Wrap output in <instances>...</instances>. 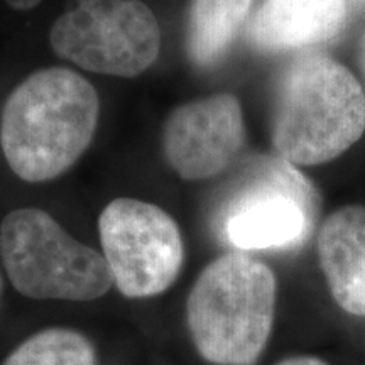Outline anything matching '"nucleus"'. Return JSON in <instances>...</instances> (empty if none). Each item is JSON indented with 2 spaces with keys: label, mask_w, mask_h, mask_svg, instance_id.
Wrapping results in <instances>:
<instances>
[{
  "label": "nucleus",
  "mask_w": 365,
  "mask_h": 365,
  "mask_svg": "<svg viewBox=\"0 0 365 365\" xmlns=\"http://www.w3.org/2000/svg\"><path fill=\"white\" fill-rule=\"evenodd\" d=\"M2 365H97V352L83 333L53 327L17 345Z\"/></svg>",
  "instance_id": "obj_12"
},
{
  "label": "nucleus",
  "mask_w": 365,
  "mask_h": 365,
  "mask_svg": "<svg viewBox=\"0 0 365 365\" xmlns=\"http://www.w3.org/2000/svg\"><path fill=\"white\" fill-rule=\"evenodd\" d=\"M364 132V90L341 63L312 53L286 68L272 115V143L282 159L301 166L328 163Z\"/></svg>",
  "instance_id": "obj_2"
},
{
  "label": "nucleus",
  "mask_w": 365,
  "mask_h": 365,
  "mask_svg": "<svg viewBox=\"0 0 365 365\" xmlns=\"http://www.w3.org/2000/svg\"><path fill=\"white\" fill-rule=\"evenodd\" d=\"M359 61H360V70H362L364 76H365V33L359 44Z\"/></svg>",
  "instance_id": "obj_15"
},
{
  "label": "nucleus",
  "mask_w": 365,
  "mask_h": 365,
  "mask_svg": "<svg viewBox=\"0 0 365 365\" xmlns=\"http://www.w3.org/2000/svg\"><path fill=\"white\" fill-rule=\"evenodd\" d=\"M98 115L97 91L78 73H33L4 105L0 145L7 164L27 182L54 180L88 149Z\"/></svg>",
  "instance_id": "obj_1"
},
{
  "label": "nucleus",
  "mask_w": 365,
  "mask_h": 365,
  "mask_svg": "<svg viewBox=\"0 0 365 365\" xmlns=\"http://www.w3.org/2000/svg\"><path fill=\"white\" fill-rule=\"evenodd\" d=\"M0 259L14 289L31 299L93 301L113 286L103 255L73 239L39 208L4 217Z\"/></svg>",
  "instance_id": "obj_4"
},
{
  "label": "nucleus",
  "mask_w": 365,
  "mask_h": 365,
  "mask_svg": "<svg viewBox=\"0 0 365 365\" xmlns=\"http://www.w3.org/2000/svg\"><path fill=\"white\" fill-rule=\"evenodd\" d=\"M271 267L245 254H225L203 269L186 299L193 345L215 365H254L266 349L276 313Z\"/></svg>",
  "instance_id": "obj_3"
},
{
  "label": "nucleus",
  "mask_w": 365,
  "mask_h": 365,
  "mask_svg": "<svg viewBox=\"0 0 365 365\" xmlns=\"http://www.w3.org/2000/svg\"><path fill=\"white\" fill-rule=\"evenodd\" d=\"M346 22V0H266L249 22V43L274 54L335 39Z\"/></svg>",
  "instance_id": "obj_9"
},
{
  "label": "nucleus",
  "mask_w": 365,
  "mask_h": 365,
  "mask_svg": "<svg viewBox=\"0 0 365 365\" xmlns=\"http://www.w3.org/2000/svg\"><path fill=\"white\" fill-rule=\"evenodd\" d=\"M98 232L113 284L125 298H153L175 284L185 245L175 218L163 208L117 198L100 213Z\"/></svg>",
  "instance_id": "obj_6"
},
{
  "label": "nucleus",
  "mask_w": 365,
  "mask_h": 365,
  "mask_svg": "<svg viewBox=\"0 0 365 365\" xmlns=\"http://www.w3.org/2000/svg\"><path fill=\"white\" fill-rule=\"evenodd\" d=\"M318 261L336 304L365 317V207H344L323 222Z\"/></svg>",
  "instance_id": "obj_10"
},
{
  "label": "nucleus",
  "mask_w": 365,
  "mask_h": 365,
  "mask_svg": "<svg viewBox=\"0 0 365 365\" xmlns=\"http://www.w3.org/2000/svg\"><path fill=\"white\" fill-rule=\"evenodd\" d=\"M245 143L240 102L230 93L180 105L168 117L163 148L182 180H207L225 171Z\"/></svg>",
  "instance_id": "obj_8"
},
{
  "label": "nucleus",
  "mask_w": 365,
  "mask_h": 365,
  "mask_svg": "<svg viewBox=\"0 0 365 365\" xmlns=\"http://www.w3.org/2000/svg\"><path fill=\"white\" fill-rule=\"evenodd\" d=\"M252 0H191L186 24V54L195 66H217L227 56Z\"/></svg>",
  "instance_id": "obj_11"
},
{
  "label": "nucleus",
  "mask_w": 365,
  "mask_h": 365,
  "mask_svg": "<svg viewBox=\"0 0 365 365\" xmlns=\"http://www.w3.org/2000/svg\"><path fill=\"white\" fill-rule=\"evenodd\" d=\"M277 365H328L325 360L318 359V357H309V355H303V357H293L282 360Z\"/></svg>",
  "instance_id": "obj_13"
},
{
  "label": "nucleus",
  "mask_w": 365,
  "mask_h": 365,
  "mask_svg": "<svg viewBox=\"0 0 365 365\" xmlns=\"http://www.w3.org/2000/svg\"><path fill=\"white\" fill-rule=\"evenodd\" d=\"M222 212L228 244L242 250L289 249L312 234L318 196L286 159H264Z\"/></svg>",
  "instance_id": "obj_7"
},
{
  "label": "nucleus",
  "mask_w": 365,
  "mask_h": 365,
  "mask_svg": "<svg viewBox=\"0 0 365 365\" xmlns=\"http://www.w3.org/2000/svg\"><path fill=\"white\" fill-rule=\"evenodd\" d=\"M2 294H4V277H2V272H0V299H2Z\"/></svg>",
  "instance_id": "obj_16"
},
{
  "label": "nucleus",
  "mask_w": 365,
  "mask_h": 365,
  "mask_svg": "<svg viewBox=\"0 0 365 365\" xmlns=\"http://www.w3.org/2000/svg\"><path fill=\"white\" fill-rule=\"evenodd\" d=\"M355 2H359V4H364V6H365V0H355Z\"/></svg>",
  "instance_id": "obj_17"
},
{
  "label": "nucleus",
  "mask_w": 365,
  "mask_h": 365,
  "mask_svg": "<svg viewBox=\"0 0 365 365\" xmlns=\"http://www.w3.org/2000/svg\"><path fill=\"white\" fill-rule=\"evenodd\" d=\"M49 43L83 70L132 78L158 59L161 29L143 0H75L54 22Z\"/></svg>",
  "instance_id": "obj_5"
},
{
  "label": "nucleus",
  "mask_w": 365,
  "mask_h": 365,
  "mask_svg": "<svg viewBox=\"0 0 365 365\" xmlns=\"http://www.w3.org/2000/svg\"><path fill=\"white\" fill-rule=\"evenodd\" d=\"M9 7L16 9V11H31V9L38 7L41 0H6Z\"/></svg>",
  "instance_id": "obj_14"
}]
</instances>
